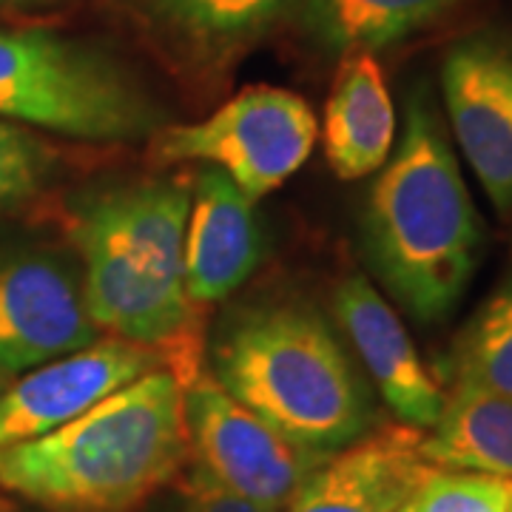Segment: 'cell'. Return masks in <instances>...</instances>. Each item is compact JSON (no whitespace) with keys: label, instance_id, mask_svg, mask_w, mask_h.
Returning <instances> with one entry per match:
<instances>
[{"label":"cell","instance_id":"cell-1","mask_svg":"<svg viewBox=\"0 0 512 512\" xmlns=\"http://www.w3.org/2000/svg\"><path fill=\"white\" fill-rule=\"evenodd\" d=\"M191 177L97 188L69 214L83 296L97 330L154 350L183 387L202 373V330L185 293Z\"/></svg>","mask_w":512,"mask_h":512},{"label":"cell","instance_id":"cell-2","mask_svg":"<svg viewBox=\"0 0 512 512\" xmlns=\"http://www.w3.org/2000/svg\"><path fill=\"white\" fill-rule=\"evenodd\" d=\"M359 234L373 276L424 325L456 311L476 276L484 222L427 86L407 97L402 137L367 191Z\"/></svg>","mask_w":512,"mask_h":512},{"label":"cell","instance_id":"cell-3","mask_svg":"<svg viewBox=\"0 0 512 512\" xmlns=\"http://www.w3.org/2000/svg\"><path fill=\"white\" fill-rule=\"evenodd\" d=\"M188 453L185 387L154 367L69 424L0 450V490L49 512H134Z\"/></svg>","mask_w":512,"mask_h":512},{"label":"cell","instance_id":"cell-4","mask_svg":"<svg viewBox=\"0 0 512 512\" xmlns=\"http://www.w3.org/2000/svg\"><path fill=\"white\" fill-rule=\"evenodd\" d=\"M214 379L279 433L336 453L373 424L362 367L308 302L274 299L231 316L214 350Z\"/></svg>","mask_w":512,"mask_h":512},{"label":"cell","instance_id":"cell-5","mask_svg":"<svg viewBox=\"0 0 512 512\" xmlns=\"http://www.w3.org/2000/svg\"><path fill=\"white\" fill-rule=\"evenodd\" d=\"M0 120L86 143H137L165 126V111L120 57L92 40L0 26Z\"/></svg>","mask_w":512,"mask_h":512},{"label":"cell","instance_id":"cell-6","mask_svg":"<svg viewBox=\"0 0 512 512\" xmlns=\"http://www.w3.org/2000/svg\"><path fill=\"white\" fill-rule=\"evenodd\" d=\"M316 140L319 120L302 94L248 86L205 120L165 123L148 140V157L157 168H214L251 200H262L308 163Z\"/></svg>","mask_w":512,"mask_h":512},{"label":"cell","instance_id":"cell-7","mask_svg":"<svg viewBox=\"0 0 512 512\" xmlns=\"http://www.w3.org/2000/svg\"><path fill=\"white\" fill-rule=\"evenodd\" d=\"M185 427L205 476L276 512L288 507L302 481L330 456L279 433L211 373H200L185 387Z\"/></svg>","mask_w":512,"mask_h":512},{"label":"cell","instance_id":"cell-8","mask_svg":"<svg viewBox=\"0 0 512 512\" xmlns=\"http://www.w3.org/2000/svg\"><path fill=\"white\" fill-rule=\"evenodd\" d=\"M447 123L501 217H512V26H478L441 60Z\"/></svg>","mask_w":512,"mask_h":512},{"label":"cell","instance_id":"cell-9","mask_svg":"<svg viewBox=\"0 0 512 512\" xmlns=\"http://www.w3.org/2000/svg\"><path fill=\"white\" fill-rule=\"evenodd\" d=\"M100 339L83 285L52 254L0 259V370L18 376Z\"/></svg>","mask_w":512,"mask_h":512},{"label":"cell","instance_id":"cell-10","mask_svg":"<svg viewBox=\"0 0 512 512\" xmlns=\"http://www.w3.org/2000/svg\"><path fill=\"white\" fill-rule=\"evenodd\" d=\"M154 367H163L154 350L111 336L26 370L0 396V450L35 441L69 424Z\"/></svg>","mask_w":512,"mask_h":512},{"label":"cell","instance_id":"cell-11","mask_svg":"<svg viewBox=\"0 0 512 512\" xmlns=\"http://www.w3.org/2000/svg\"><path fill=\"white\" fill-rule=\"evenodd\" d=\"M333 313L356 362L393 416L407 427L430 430L439 419L444 390L421 362L404 322L382 291L367 276H345L333 293Z\"/></svg>","mask_w":512,"mask_h":512},{"label":"cell","instance_id":"cell-12","mask_svg":"<svg viewBox=\"0 0 512 512\" xmlns=\"http://www.w3.org/2000/svg\"><path fill=\"white\" fill-rule=\"evenodd\" d=\"M265 228L256 200L225 174L200 165L191 177L185 222V293L200 311L245 285L265 256Z\"/></svg>","mask_w":512,"mask_h":512},{"label":"cell","instance_id":"cell-13","mask_svg":"<svg viewBox=\"0 0 512 512\" xmlns=\"http://www.w3.org/2000/svg\"><path fill=\"white\" fill-rule=\"evenodd\" d=\"M421 433L402 421L367 430L330 453L282 512H399L433 470L421 456Z\"/></svg>","mask_w":512,"mask_h":512},{"label":"cell","instance_id":"cell-14","mask_svg":"<svg viewBox=\"0 0 512 512\" xmlns=\"http://www.w3.org/2000/svg\"><path fill=\"white\" fill-rule=\"evenodd\" d=\"M134 18L174 63L197 74L228 72L302 0H128Z\"/></svg>","mask_w":512,"mask_h":512},{"label":"cell","instance_id":"cell-15","mask_svg":"<svg viewBox=\"0 0 512 512\" xmlns=\"http://www.w3.org/2000/svg\"><path fill=\"white\" fill-rule=\"evenodd\" d=\"M322 143L339 180L376 174L396 146V109L382 66L373 55L339 57L325 103Z\"/></svg>","mask_w":512,"mask_h":512},{"label":"cell","instance_id":"cell-16","mask_svg":"<svg viewBox=\"0 0 512 512\" xmlns=\"http://www.w3.org/2000/svg\"><path fill=\"white\" fill-rule=\"evenodd\" d=\"M421 456L436 470L512 481V399L453 373L439 419L421 433Z\"/></svg>","mask_w":512,"mask_h":512},{"label":"cell","instance_id":"cell-17","mask_svg":"<svg viewBox=\"0 0 512 512\" xmlns=\"http://www.w3.org/2000/svg\"><path fill=\"white\" fill-rule=\"evenodd\" d=\"M461 0H302L293 29L319 52L376 55L450 15Z\"/></svg>","mask_w":512,"mask_h":512},{"label":"cell","instance_id":"cell-18","mask_svg":"<svg viewBox=\"0 0 512 512\" xmlns=\"http://www.w3.org/2000/svg\"><path fill=\"white\" fill-rule=\"evenodd\" d=\"M453 373H464L512 399V276L473 313L453 348Z\"/></svg>","mask_w":512,"mask_h":512},{"label":"cell","instance_id":"cell-19","mask_svg":"<svg viewBox=\"0 0 512 512\" xmlns=\"http://www.w3.org/2000/svg\"><path fill=\"white\" fill-rule=\"evenodd\" d=\"M512 481L481 473L430 470L410 498L413 512H507Z\"/></svg>","mask_w":512,"mask_h":512},{"label":"cell","instance_id":"cell-20","mask_svg":"<svg viewBox=\"0 0 512 512\" xmlns=\"http://www.w3.org/2000/svg\"><path fill=\"white\" fill-rule=\"evenodd\" d=\"M52 171L55 160L32 131L0 120V208L32 200Z\"/></svg>","mask_w":512,"mask_h":512},{"label":"cell","instance_id":"cell-21","mask_svg":"<svg viewBox=\"0 0 512 512\" xmlns=\"http://www.w3.org/2000/svg\"><path fill=\"white\" fill-rule=\"evenodd\" d=\"M180 498H183V512H276L225 490L214 478L205 476L200 467H194L191 476L183 478Z\"/></svg>","mask_w":512,"mask_h":512},{"label":"cell","instance_id":"cell-22","mask_svg":"<svg viewBox=\"0 0 512 512\" xmlns=\"http://www.w3.org/2000/svg\"><path fill=\"white\" fill-rule=\"evenodd\" d=\"M43 3H60V0H0V12L3 9H23V6H43Z\"/></svg>","mask_w":512,"mask_h":512},{"label":"cell","instance_id":"cell-23","mask_svg":"<svg viewBox=\"0 0 512 512\" xmlns=\"http://www.w3.org/2000/svg\"><path fill=\"white\" fill-rule=\"evenodd\" d=\"M9 382H12V376H6V373L0 370V396H3V390L9 387Z\"/></svg>","mask_w":512,"mask_h":512},{"label":"cell","instance_id":"cell-24","mask_svg":"<svg viewBox=\"0 0 512 512\" xmlns=\"http://www.w3.org/2000/svg\"><path fill=\"white\" fill-rule=\"evenodd\" d=\"M399 512H413V507H410V504H404V507Z\"/></svg>","mask_w":512,"mask_h":512},{"label":"cell","instance_id":"cell-25","mask_svg":"<svg viewBox=\"0 0 512 512\" xmlns=\"http://www.w3.org/2000/svg\"><path fill=\"white\" fill-rule=\"evenodd\" d=\"M507 512H512V495H510V507H507Z\"/></svg>","mask_w":512,"mask_h":512},{"label":"cell","instance_id":"cell-26","mask_svg":"<svg viewBox=\"0 0 512 512\" xmlns=\"http://www.w3.org/2000/svg\"><path fill=\"white\" fill-rule=\"evenodd\" d=\"M46 512H49V510H46Z\"/></svg>","mask_w":512,"mask_h":512}]
</instances>
